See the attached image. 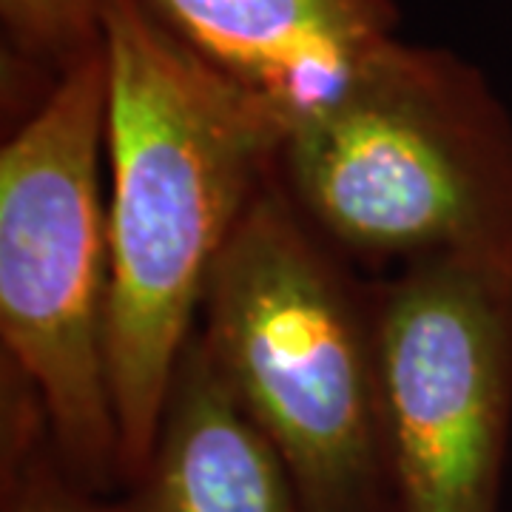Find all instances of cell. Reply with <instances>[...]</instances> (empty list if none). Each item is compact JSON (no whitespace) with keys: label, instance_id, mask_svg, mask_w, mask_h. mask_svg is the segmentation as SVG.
Instances as JSON below:
<instances>
[{"label":"cell","instance_id":"cell-4","mask_svg":"<svg viewBox=\"0 0 512 512\" xmlns=\"http://www.w3.org/2000/svg\"><path fill=\"white\" fill-rule=\"evenodd\" d=\"M106 63L66 72L0 148V348L46 410L66 473L120 487L106 367Z\"/></svg>","mask_w":512,"mask_h":512},{"label":"cell","instance_id":"cell-1","mask_svg":"<svg viewBox=\"0 0 512 512\" xmlns=\"http://www.w3.org/2000/svg\"><path fill=\"white\" fill-rule=\"evenodd\" d=\"M106 63V367L120 484L146 461L168 382L228 242L291 123L191 52L140 6L103 0Z\"/></svg>","mask_w":512,"mask_h":512},{"label":"cell","instance_id":"cell-8","mask_svg":"<svg viewBox=\"0 0 512 512\" xmlns=\"http://www.w3.org/2000/svg\"><path fill=\"white\" fill-rule=\"evenodd\" d=\"M94 501L66 473L35 390L0 362V512H94Z\"/></svg>","mask_w":512,"mask_h":512},{"label":"cell","instance_id":"cell-3","mask_svg":"<svg viewBox=\"0 0 512 512\" xmlns=\"http://www.w3.org/2000/svg\"><path fill=\"white\" fill-rule=\"evenodd\" d=\"M197 333L282 461L299 512H399L376 279L313 234L276 174L214 268Z\"/></svg>","mask_w":512,"mask_h":512},{"label":"cell","instance_id":"cell-9","mask_svg":"<svg viewBox=\"0 0 512 512\" xmlns=\"http://www.w3.org/2000/svg\"><path fill=\"white\" fill-rule=\"evenodd\" d=\"M103 0H0L3 52L49 86L100 52Z\"/></svg>","mask_w":512,"mask_h":512},{"label":"cell","instance_id":"cell-6","mask_svg":"<svg viewBox=\"0 0 512 512\" xmlns=\"http://www.w3.org/2000/svg\"><path fill=\"white\" fill-rule=\"evenodd\" d=\"M165 32L265 97L291 128L399 37L396 0H140Z\"/></svg>","mask_w":512,"mask_h":512},{"label":"cell","instance_id":"cell-7","mask_svg":"<svg viewBox=\"0 0 512 512\" xmlns=\"http://www.w3.org/2000/svg\"><path fill=\"white\" fill-rule=\"evenodd\" d=\"M94 512H299L282 461L197 330L177 359L143 467L97 498Z\"/></svg>","mask_w":512,"mask_h":512},{"label":"cell","instance_id":"cell-5","mask_svg":"<svg viewBox=\"0 0 512 512\" xmlns=\"http://www.w3.org/2000/svg\"><path fill=\"white\" fill-rule=\"evenodd\" d=\"M399 512H501L512 444V271L439 256L376 276Z\"/></svg>","mask_w":512,"mask_h":512},{"label":"cell","instance_id":"cell-2","mask_svg":"<svg viewBox=\"0 0 512 512\" xmlns=\"http://www.w3.org/2000/svg\"><path fill=\"white\" fill-rule=\"evenodd\" d=\"M276 183L373 279L439 256L512 271V114L453 49L387 43L288 131Z\"/></svg>","mask_w":512,"mask_h":512}]
</instances>
